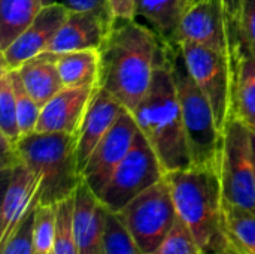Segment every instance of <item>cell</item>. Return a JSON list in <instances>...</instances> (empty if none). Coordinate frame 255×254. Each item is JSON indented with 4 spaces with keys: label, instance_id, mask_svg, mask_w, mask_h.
<instances>
[{
    "label": "cell",
    "instance_id": "1",
    "mask_svg": "<svg viewBox=\"0 0 255 254\" xmlns=\"http://www.w3.org/2000/svg\"><path fill=\"white\" fill-rule=\"evenodd\" d=\"M163 42L151 27L115 19L99 48V87L133 112L145 99L160 63Z\"/></svg>",
    "mask_w": 255,
    "mask_h": 254
},
{
    "label": "cell",
    "instance_id": "2",
    "mask_svg": "<svg viewBox=\"0 0 255 254\" xmlns=\"http://www.w3.org/2000/svg\"><path fill=\"white\" fill-rule=\"evenodd\" d=\"M131 114L139 130L158 156L166 174L193 166L173 76L172 46L163 43L151 87Z\"/></svg>",
    "mask_w": 255,
    "mask_h": 254
},
{
    "label": "cell",
    "instance_id": "3",
    "mask_svg": "<svg viewBox=\"0 0 255 254\" xmlns=\"http://www.w3.org/2000/svg\"><path fill=\"white\" fill-rule=\"evenodd\" d=\"M166 177L176 213L193 232L202 254L227 253L220 160L173 171Z\"/></svg>",
    "mask_w": 255,
    "mask_h": 254
},
{
    "label": "cell",
    "instance_id": "4",
    "mask_svg": "<svg viewBox=\"0 0 255 254\" xmlns=\"http://www.w3.org/2000/svg\"><path fill=\"white\" fill-rule=\"evenodd\" d=\"M76 144L78 135L34 132L15 145L18 159L40 177L39 204L57 205L82 183Z\"/></svg>",
    "mask_w": 255,
    "mask_h": 254
},
{
    "label": "cell",
    "instance_id": "5",
    "mask_svg": "<svg viewBox=\"0 0 255 254\" xmlns=\"http://www.w3.org/2000/svg\"><path fill=\"white\" fill-rule=\"evenodd\" d=\"M172 63L193 166L214 163L220 160L223 135L217 127L212 106L191 76L181 46H172Z\"/></svg>",
    "mask_w": 255,
    "mask_h": 254
},
{
    "label": "cell",
    "instance_id": "6",
    "mask_svg": "<svg viewBox=\"0 0 255 254\" xmlns=\"http://www.w3.org/2000/svg\"><path fill=\"white\" fill-rule=\"evenodd\" d=\"M220 174L224 204L255 214V171L250 127L236 115L230 118L223 133Z\"/></svg>",
    "mask_w": 255,
    "mask_h": 254
},
{
    "label": "cell",
    "instance_id": "7",
    "mask_svg": "<svg viewBox=\"0 0 255 254\" xmlns=\"http://www.w3.org/2000/svg\"><path fill=\"white\" fill-rule=\"evenodd\" d=\"M179 46L191 76L212 106L217 127L223 135L230 118L235 117L236 78L230 63L224 55L188 40L181 42Z\"/></svg>",
    "mask_w": 255,
    "mask_h": 254
},
{
    "label": "cell",
    "instance_id": "8",
    "mask_svg": "<svg viewBox=\"0 0 255 254\" xmlns=\"http://www.w3.org/2000/svg\"><path fill=\"white\" fill-rule=\"evenodd\" d=\"M164 177L166 171L158 156L139 130L133 147L97 196L108 211L120 213L128 202Z\"/></svg>",
    "mask_w": 255,
    "mask_h": 254
},
{
    "label": "cell",
    "instance_id": "9",
    "mask_svg": "<svg viewBox=\"0 0 255 254\" xmlns=\"http://www.w3.org/2000/svg\"><path fill=\"white\" fill-rule=\"evenodd\" d=\"M118 214L140 249L152 253L178 219L167 177L136 196Z\"/></svg>",
    "mask_w": 255,
    "mask_h": 254
},
{
    "label": "cell",
    "instance_id": "10",
    "mask_svg": "<svg viewBox=\"0 0 255 254\" xmlns=\"http://www.w3.org/2000/svg\"><path fill=\"white\" fill-rule=\"evenodd\" d=\"M137 132L139 126L133 114L124 108L111 130L100 139L82 169V180L96 195L103 190L115 168L133 147Z\"/></svg>",
    "mask_w": 255,
    "mask_h": 254
},
{
    "label": "cell",
    "instance_id": "11",
    "mask_svg": "<svg viewBox=\"0 0 255 254\" xmlns=\"http://www.w3.org/2000/svg\"><path fill=\"white\" fill-rule=\"evenodd\" d=\"M69 12L70 10L66 4L57 1L43 6L33 24L15 42L1 51V67L15 70L25 61L46 52Z\"/></svg>",
    "mask_w": 255,
    "mask_h": 254
},
{
    "label": "cell",
    "instance_id": "12",
    "mask_svg": "<svg viewBox=\"0 0 255 254\" xmlns=\"http://www.w3.org/2000/svg\"><path fill=\"white\" fill-rule=\"evenodd\" d=\"M184 40L202 45L224 55L238 79V64L233 57L230 39L220 9L214 0H200L190 6L179 28V45Z\"/></svg>",
    "mask_w": 255,
    "mask_h": 254
},
{
    "label": "cell",
    "instance_id": "13",
    "mask_svg": "<svg viewBox=\"0 0 255 254\" xmlns=\"http://www.w3.org/2000/svg\"><path fill=\"white\" fill-rule=\"evenodd\" d=\"M3 171L9 175L0 214V244L9 238L27 213L39 202L40 190V177L21 160Z\"/></svg>",
    "mask_w": 255,
    "mask_h": 254
},
{
    "label": "cell",
    "instance_id": "14",
    "mask_svg": "<svg viewBox=\"0 0 255 254\" xmlns=\"http://www.w3.org/2000/svg\"><path fill=\"white\" fill-rule=\"evenodd\" d=\"M96 88L97 85L78 88L64 87L42 108L36 133L78 135Z\"/></svg>",
    "mask_w": 255,
    "mask_h": 254
},
{
    "label": "cell",
    "instance_id": "15",
    "mask_svg": "<svg viewBox=\"0 0 255 254\" xmlns=\"http://www.w3.org/2000/svg\"><path fill=\"white\" fill-rule=\"evenodd\" d=\"M108 208L82 180L73 193V231L79 254H103Z\"/></svg>",
    "mask_w": 255,
    "mask_h": 254
},
{
    "label": "cell",
    "instance_id": "16",
    "mask_svg": "<svg viewBox=\"0 0 255 254\" xmlns=\"http://www.w3.org/2000/svg\"><path fill=\"white\" fill-rule=\"evenodd\" d=\"M123 109L124 106L109 91L97 85L93 99L87 108L81 129L78 132L76 153H78V163H79L81 174L88 157L91 156L100 139L115 124Z\"/></svg>",
    "mask_w": 255,
    "mask_h": 254
},
{
    "label": "cell",
    "instance_id": "17",
    "mask_svg": "<svg viewBox=\"0 0 255 254\" xmlns=\"http://www.w3.org/2000/svg\"><path fill=\"white\" fill-rule=\"evenodd\" d=\"M111 27L112 24L96 13L70 10L46 52L64 54L82 49H99Z\"/></svg>",
    "mask_w": 255,
    "mask_h": 254
},
{
    "label": "cell",
    "instance_id": "18",
    "mask_svg": "<svg viewBox=\"0 0 255 254\" xmlns=\"http://www.w3.org/2000/svg\"><path fill=\"white\" fill-rule=\"evenodd\" d=\"M191 4L190 0H134V10L163 43L179 46L181 22Z\"/></svg>",
    "mask_w": 255,
    "mask_h": 254
},
{
    "label": "cell",
    "instance_id": "19",
    "mask_svg": "<svg viewBox=\"0 0 255 254\" xmlns=\"http://www.w3.org/2000/svg\"><path fill=\"white\" fill-rule=\"evenodd\" d=\"M15 70H18L27 91L40 109L64 88L54 55L49 52H43L25 61Z\"/></svg>",
    "mask_w": 255,
    "mask_h": 254
},
{
    "label": "cell",
    "instance_id": "20",
    "mask_svg": "<svg viewBox=\"0 0 255 254\" xmlns=\"http://www.w3.org/2000/svg\"><path fill=\"white\" fill-rule=\"evenodd\" d=\"M51 54V52H49ZM67 88L94 87L99 84L100 54L99 49H82L64 54H52Z\"/></svg>",
    "mask_w": 255,
    "mask_h": 254
},
{
    "label": "cell",
    "instance_id": "21",
    "mask_svg": "<svg viewBox=\"0 0 255 254\" xmlns=\"http://www.w3.org/2000/svg\"><path fill=\"white\" fill-rule=\"evenodd\" d=\"M43 6V0H0V51L33 24Z\"/></svg>",
    "mask_w": 255,
    "mask_h": 254
},
{
    "label": "cell",
    "instance_id": "22",
    "mask_svg": "<svg viewBox=\"0 0 255 254\" xmlns=\"http://www.w3.org/2000/svg\"><path fill=\"white\" fill-rule=\"evenodd\" d=\"M226 254H255V214L224 204Z\"/></svg>",
    "mask_w": 255,
    "mask_h": 254
},
{
    "label": "cell",
    "instance_id": "23",
    "mask_svg": "<svg viewBox=\"0 0 255 254\" xmlns=\"http://www.w3.org/2000/svg\"><path fill=\"white\" fill-rule=\"evenodd\" d=\"M235 115L250 129H255V55L244 51L236 88H235Z\"/></svg>",
    "mask_w": 255,
    "mask_h": 254
},
{
    "label": "cell",
    "instance_id": "24",
    "mask_svg": "<svg viewBox=\"0 0 255 254\" xmlns=\"http://www.w3.org/2000/svg\"><path fill=\"white\" fill-rule=\"evenodd\" d=\"M0 135L1 141L12 145H16L21 139L13 84L6 67H1L0 73Z\"/></svg>",
    "mask_w": 255,
    "mask_h": 254
},
{
    "label": "cell",
    "instance_id": "25",
    "mask_svg": "<svg viewBox=\"0 0 255 254\" xmlns=\"http://www.w3.org/2000/svg\"><path fill=\"white\" fill-rule=\"evenodd\" d=\"M103 254H146L130 234L118 213L108 211L103 237Z\"/></svg>",
    "mask_w": 255,
    "mask_h": 254
},
{
    "label": "cell",
    "instance_id": "26",
    "mask_svg": "<svg viewBox=\"0 0 255 254\" xmlns=\"http://www.w3.org/2000/svg\"><path fill=\"white\" fill-rule=\"evenodd\" d=\"M55 240L51 254H79L78 243L73 231V196L58 202Z\"/></svg>",
    "mask_w": 255,
    "mask_h": 254
},
{
    "label": "cell",
    "instance_id": "27",
    "mask_svg": "<svg viewBox=\"0 0 255 254\" xmlns=\"http://www.w3.org/2000/svg\"><path fill=\"white\" fill-rule=\"evenodd\" d=\"M13 91H15V100H16V111H18V123L21 130V138L28 136L36 132L39 117H40V106L33 100L30 93L27 91L18 70H9Z\"/></svg>",
    "mask_w": 255,
    "mask_h": 254
},
{
    "label": "cell",
    "instance_id": "28",
    "mask_svg": "<svg viewBox=\"0 0 255 254\" xmlns=\"http://www.w3.org/2000/svg\"><path fill=\"white\" fill-rule=\"evenodd\" d=\"M57 208L55 205L37 204L33 225V252L34 254H51L55 240Z\"/></svg>",
    "mask_w": 255,
    "mask_h": 254
},
{
    "label": "cell",
    "instance_id": "29",
    "mask_svg": "<svg viewBox=\"0 0 255 254\" xmlns=\"http://www.w3.org/2000/svg\"><path fill=\"white\" fill-rule=\"evenodd\" d=\"M215 4L220 9V13L223 16L233 57L238 64V72H239V64L244 55V42H242V10H244V0H214Z\"/></svg>",
    "mask_w": 255,
    "mask_h": 254
},
{
    "label": "cell",
    "instance_id": "30",
    "mask_svg": "<svg viewBox=\"0 0 255 254\" xmlns=\"http://www.w3.org/2000/svg\"><path fill=\"white\" fill-rule=\"evenodd\" d=\"M151 254H202L190 228L178 216L173 228Z\"/></svg>",
    "mask_w": 255,
    "mask_h": 254
},
{
    "label": "cell",
    "instance_id": "31",
    "mask_svg": "<svg viewBox=\"0 0 255 254\" xmlns=\"http://www.w3.org/2000/svg\"><path fill=\"white\" fill-rule=\"evenodd\" d=\"M39 204V202H37ZM37 204L27 213L9 238L1 243V254H34L33 252V225Z\"/></svg>",
    "mask_w": 255,
    "mask_h": 254
},
{
    "label": "cell",
    "instance_id": "32",
    "mask_svg": "<svg viewBox=\"0 0 255 254\" xmlns=\"http://www.w3.org/2000/svg\"><path fill=\"white\" fill-rule=\"evenodd\" d=\"M64 4L69 7V10L96 13L109 24H114L115 21L109 0H66Z\"/></svg>",
    "mask_w": 255,
    "mask_h": 254
},
{
    "label": "cell",
    "instance_id": "33",
    "mask_svg": "<svg viewBox=\"0 0 255 254\" xmlns=\"http://www.w3.org/2000/svg\"><path fill=\"white\" fill-rule=\"evenodd\" d=\"M242 42L244 49L255 55V0H244Z\"/></svg>",
    "mask_w": 255,
    "mask_h": 254
},
{
    "label": "cell",
    "instance_id": "34",
    "mask_svg": "<svg viewBox=\"0 0 255 254\" xmlns=\"http://www.w3.org/2000/svg\"><path fill=\"white\" fill-rule=\"evenodd\" d=\"M115 19H134V0H109Z\"/></svg>",
    "mask_w": 255,
    "mask_h": 254
},
{
    "label": "cell",
    "instance_id": "35",
    "mask_svg": "<svg viewBox=\"0 0 255 254\" xmlns=\"http://www.w3.org/2000/svg\"><path fill=\"white\" fill-rule=\"evenodd\" d=\"M250 139H251V156H253V165L255 171V129H250Z\"/></svg>",
    "mask_w": 255,
    "mask_h": 254
},
{
    "label": "cell",
    "instance_id": "36",
    "mask_svg": "<svg viewBox=\"0 0 255 254\" xmlns=\"http://www.w3.org/2000/svg\"><path fill=\"white\" fill-rule=\"evenodd\" d=\"M51 3H55L54 0H43V4L46 6V4H51Z\"/></svg>",
    "mask_w": 255,
    "mask_h": 254
},
{
    "label": "cell",
    "instance_id": "37",
    "mask_svg": "<svg viewBox=\"0 0 255 254\" xmlns=\"http://www.w3.org/2000/svg\"><path fill=\"white\" fill-rule=\"evenodd\" d=\"M191 3H197V1H200V0H190Z\"/></svg>",
    "mask_w": 255,
    "mask_h": 254
}]
</instances>
